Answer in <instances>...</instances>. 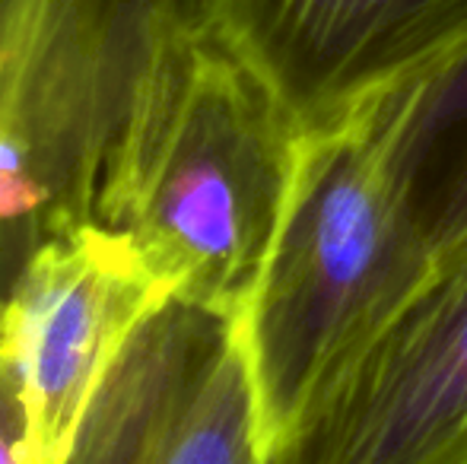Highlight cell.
<instances>
[{
  "instance_id": "cell-2",
  "label": "cell",
  "mask_w": 467,
  "mask_h": 464,
  "mask_svg": "<svg viewBox=\"0 0 467 464\" xmlns=\"http://www.w3.org/2000/svg\"><path fill=\"white\" fill-rule=\"evenodd\" d=\"M436 267L363 121L302 140L267 264L242 312L267 455L337 385Z\"/></svg>"
},
{
  "instance_id": "cell-7",
  "label": "cell",
  "mask_w": 467,
  "mask_h": 464,
  "mask_svg": "<svg viewBox=\"0 0 467 464\" xmlns=\"http://www.w3.org/2000/svg\"><path fill=\"white\" fill-rule=\"evenodd\" d=\"M359 118L400 207L436 252L467 239V36Z\"/></svg>"
},
{
  "instance_id": "cell-1",
  "label": "cell",
  "mask_w": 467,
  "mask_h": 464,
  "mask_svg": "<svg viewBox=\"0 0 467 464\" xmlns=\"http://www.w3.org/2000/svg\"><path fill=\"white\" fill-rule=\"evenodd\" d=\"M302 134L216 29L162 48L105 160L93 220L169 296L242 318L286 213Z\"/></svg>"
},
{
  "instance_id": "cell-3",
  "label": "cell",
  "mask_w": 467,
  "mask_h": 464,
  "mask_svg": "<svg viewBox=\"0 0 467 464\" xmlns=\"http://www.w3.org/2000/svg\"><path fill=\"white\" fill-rule=\"evenodd\" d=\"M61 464H267L242 318L169 296L99 382Z\"/></svg>"
},
{
  "instance_id": "cell-6",
  "label": "cell",
  "mask_w": 467,
  "mask_h": 464,
  "mask_svg": "<svg viewBox=\"0 0 467 464\" xmlns=\"http://www.w3.org/2000/svg\"><path fill=\"white\" fill-rule=\"evenodd\" d=\"M216 32L308 137L467 36V0H216Z\"/></svg>"
},
{
  "instance_id": "cell-4",
  "label": "cell",
  "mask_w": 467,
  "mask_h": 464,
  "mask_svg": "<svg viewBox=\"0 0 467 464\" xmlns=\"http://www.w3.org/2000/svg\"><path fill=\"white\" fill-rule=\"evenodd\" d=\"M267 464H467V239Z\"/></svg>"
},
{
  "instance_id": "cell-8",
  "label": "cell",
  "mask_w": 467,
  "mask_h": 464,
  "mask_svg": "<svg viewBox=\"0 0 467 464\" xmlns=\"http://www.w3.org/2000/svg\"><path fill=\"white\" fill-rule=\"evenodd\" d=\"M0 464H32L29 417L13 378L0 369Z\"/></svg>"
},
{
  "instance_id": "cell-5",
  "label": "cell",
  "mask_w": 467,
  "mask_h": 464,
  "mask_svg": "<svg viewBox=\"0 0 467 464\" xmlns=\"http://www.w3.org/2000/svg\"><path fill=\"white\" fill-rule=\"evenodd\" d=\"M169 290L109 226L48 239L0 305V369L29 417L32 464H61L111 359Z\"/></svg>"
}]
</instances>
